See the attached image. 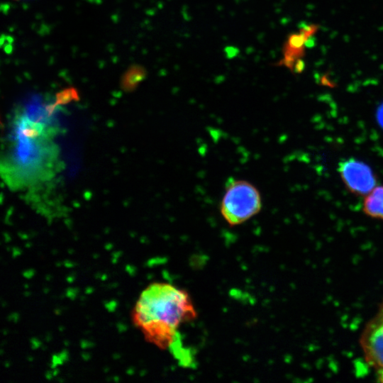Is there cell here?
I'll return each instance as SVG.
<instances>
[{
	"instance_id": "ba28073f",
	"label": "cell",
	"mask_w": 383,
	"mask_h": 383,
	"mask_svg": "<svg viewBox=\"0 0 383 383\" xmlns=\"http://www.w3.org/2000/svg\"><path fill=\"white\" fill-rule=\"evenodd\" d=\"M145 76V70L139 66L133 67L123 77L122 84L125 89L131 90L136 87Z\"/></svg>"
},
{
	"instance_id": "30bf717a",
	"label": "cell",
	"mask_w": 383,
	"mask_h": 383,
	"mask_svg": "<svg viewBox=\"0 0 383 383\" xmlns=\"http://www.w3.org/2000/svg\"><path fill=\"white\" fill-rule=\"evenodd\" d=\"M378 118L379 123L383 126V105L379 110Z\"/></svg>"
},
{
	"instance_id": "8992f818",
	"label": "cell",
	"mask_w": 383,
	"mask_h": 383,
	"mask_svg": "<svg viewBox=\"0 0 383 383\" xmlns=\"http://www.w3.org/2000/svg\"><path fill=\"white\" fill-rule=\"evenodd\" d=\"M310 38H309L301 30L299 33H294L289 36L284 48V65L292 69L295 65V61L300 60L299 58L303 55L304 47L306 46V43Z\"/></svg>"
},
{
	"instance_id": "9c48e42d",
	"label": "cell",
	"mask_w": 383,
	"mask_h": 383,
	"mask_svg": "<svg viewBox=\"0 0 383 383\" xmlns=\"http://www.w3.org/2000/svg\"><path fill=\"white\" fill-rule=\"evenodd\" d=\"M77 97V93L74 89H67L57 94L55 104L68 103Z\"/></svg>"
},
{
	"instance_id": "6da1fadb",
	"label": "cell",
	"mask_w": 383,
	"mask_h": 383,
	"mask_svg": "<svg viewBox=\"0 0 383 383\" xmlns=\"http://www.w3.org/2000/svg\"><path fill=\"white\" fill-rule=\"evenodd\" d=\"M196 313L188 293L167 283H154L140 294L133 312L136 325L149 341L161 348L170 349L177 357L189 362L184 353L178 331L193 320Z\"/></svg>"
},
{
	"instance_id": "52a82bcc",
	"label": "cell",
	"mask_w": 383,
	"mask_h": 383,
	"mask_svg": "<svg viewBox=\"0 0 383 383\" xmlns=\"http://www.w3.org/2000/svg\"><path fill=\"white\" fill-rule=\"evenodd\" d=\"M362 211L370 218L383 221V186L374 187L365 196Z\"/></svg>"
},
{
	"instance_id": "3957f363",
	"label": "cell",
	"mask_w": 383,
	"mask_h": 383,
	"mask_svg": "<svg viewBox=\"0 0 383 383\" xmlns=\"http://www.w3.org/2000/svg\"><path fill=\"white\" fill-rule=\"evenodd\" d=\"M261 208L260 192L252 184L242 179H233L227 184L220 209L230 226L245 222L258 213Z\"/></svg>"
},
{
	"instance_id": "7a4b0ae2",
	"label": "cell",
	"mask_w": 383,
	"mask_h": 383,
	"mask_svg": "<svg viewBox=\"0 0 383 383\" xmlns=\"http://www.w3.org/2000/svg\"><path fill=\"white\" fill-rule=\"evenodd\" d=\"M51 113L48 106L44 109L34 99L24 113L16 117L14 150L6 165V177L11 178L9 180L13 184L36 179L49 168L52 155L49 137L52 133L43 120Z\"/></svg>"
},
{
	"instance_id": "277c9868",
	"label": "cell",
	"mask_w": 383,
	"mask_h": 383,
	"mask_svg": "<svg viewBox=\"0 0 383 383\" xmlns=\"http://www.w3.org/2000/svg\"><path fill=\"white\" fill-rule=\"evenodd\" d=\"M359 344L365 362L377 379L383 382V299L374 316L365 325Z\"/></svg>"
},
{
	"instance_id": "5b68a950",
	"label": "cell",
	"mask_w": 383,
	"mask_h": 383,
	"mask_svg": "<svg viewBox=\"0 0 383 383\" xmlns=\"http://www.w3.org/2000/svg\"><path fill=\"white\" fill-rule=\"evenodd\" d=\"M338 171L347 189L357 196H366L375 187L376 177L370 167L355 158L338 164Z\"/></svg>"
}]
</instances>
